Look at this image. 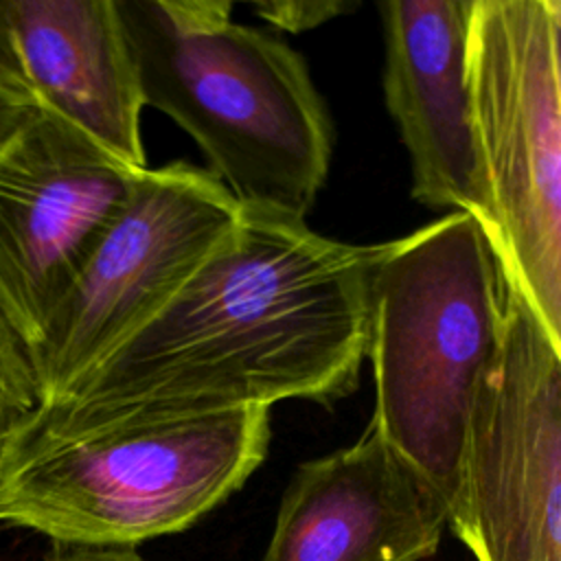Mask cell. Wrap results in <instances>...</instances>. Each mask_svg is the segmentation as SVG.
<instances>
[{"instance_id": "277c9868", "label": "cell", "mask_w": 561, "mask_h": 561, "mask_svg": "<svg viewBox=\"0 0 561 561\" xmlns=\"http://www.w3.org/2000/svg\"><path fill=\"white\" fill-rule=\"evenodd\" d=\"M506 278L491 237L465 213L383 241L368 285L370 423L462 524L471 410L497 353Z\"/></svg>"}, {"instance_id": "9a60e30c", "label": "cell", "mask_w": 561, "mask_h": 561, "mask_svg": "<svg viewBox=\"0 0 561 561\" xmlns=\"http://www.w3.org/2000/svg\"><path fill=\"white\" fill-rule=\"evenodd\" d=\"M44 561H147L136 548H94L55 543Z\"/></svg>"}, {"instance_id": "2e32d148", "label": "cell", "mask_w": 561, "mask_h": 561, "mask_svg": "<svg viewBox=\"0 0 561 561\" xmlns=\"http://www.w3.org/2000/svg\"><path fill=\"white\" fill-rule=\"evenodd\" d=\"M33 107H35L33 101L0 92V147L22 125V121L33 112Z\"/></svg>"}, {"instance_id": "4fadbf2b", "label": "cell", "mask_w": 561, "mask_h": 561, "mask_svg": "<svg viewBox=\"0 0 561 561\" xmlns=\"http://www.w3.org/2000/svg\"><path fill=\"white\" fill-rule=\"evenodd\" d=\"M355 7V2L342 0H267L252 4V11L278 31L302 33L337 15H346Z\"/></svg>"}, {"instance_id": "7a4b0ae2", "label": "cell", "mask_w": 561, "mask_h": 561, "mask_svg": "<svg viewBox=\"0 0 561 561\" xmlns=\"http://www.w3.org/2000/svg\"><path fill=\"white\" fill-rule=\"evenodd\" d=\"M116 9L145 107L197 142L243 210L305 219L335 134L302 55L232 22L230 0H116Z\"/></svg>"}, {"instance_id": "30bf717a", "label": "cell", "mask_w": 561, "mask_h": 561, "mask_svg": "<svg viewBox=\"0 0 561 561\" xmlns=\"http://www.w3.org/2000/svg\"><path fill=\"white\" fill-rule=\"evenodd\" d=\"M445 528L438 497L368 423L353 445L298 465L261 561H425Z\"/></svg>"}, {"instance_id": "7c38bea8", "label": "cell", "mask_w": 561, "mask_h": 561, "mask_svg": "<svg viewBox=\"0 0 561 561\" xmlns=\"http://www.w3.org/2000/svg\"><path fill=\"white\" fill-rule=\"evenodd\" d=\"M37 401V379L28 353L0 313V451L7 436Z\"/></svg>"}, {"instance_id": "ba28073f", "label": "cell", "mask_w": 561, "mask_h": 561, "mask_svg": "<svg viewBox=\"0 0 561 561\" xmlns=\"http://www.w3.org/2000/svg\"><path fill=\"white\" fill-rule=\"evenodd\" d=\"M138 173L39 105L0 147V313L28 359Z\"/></svg>"}, {"instance_id": "3957f363", "label": "cell", "mask_w": 561, "mask_h": 561, "mask_svg": "<svg viewBox=\"0 0 561 561\" xmlns=\"http://www.w3.org/2000/svg\"><path fill=\"white\" fill-rule=\"evenodd\" d=\"M267 449V408L68 423L35 405L0 451V522L61 546L136 548L195 526Z\"/></svg>"}, {"instance_id": "8992f818", "label": "cell", "mask_w": 561, "mask_h": 561, "mask_svg": "<svg viewBox=\"0 0 561 561\" xmlns=\"http://www.w3.org/2000/svg\"><path fill=\"white\" fill-rule=\"evenodd\" d=\"M241 206L191 162L142 169L31 355L39 401L59 397L140 327L239 221Z\"/></svg>"}, {"instance_id": "9c48e42d", "label": "cell", "mask_w": 561, "mask_h": 561, "mask_svg": "<svg viewBox=\"0 0 561 561\" xmlns=\"http://www.w3.org/2000/svg\"><path fill=\"white\" fill-rule=\"evenodd\" d=\"M379 15L383 101L410 156L412 197L473 217L493 241L469 88L471 0H386Z\"/></svg>"}, {"instance_id": "5bb4252c", "label": "cell", "mask_w": 561, "mask_h": 561, "mask_svg": "<svg viewBox=\"0 0 561 561\" xmlns=\"http://www.w3.org/2000/svg\"><path fill=\"white\" fill-rule=\"evenodd\" d=\"M0 92L33 101L28 83H26L22 66H20V59H18V53H15V46H13V39H11L2 0H0Z\"/></svg>"}, {"instance_id": "5b68a950", "label": "cell", "mask_w": 561, "mask_h": 561, "mask_svg": "<svg viewBox=\"0 0 561 561\" xmlns=\"http://www.w3.org/2000/svg\"><path fill=\"white\" fill-rule=\"evenodd\" d=\"M561 2L471 0L473 127L504 278L561 340Z\"/></svg>"}, {"instance_id": "6da1fadb", "label": "cell", "mask_w": 561, "mask_h": 561, "mask_svg": "<svg viewBox=\"0 0 561 561\" xmlns=\"http://www.w3.org/2000/svg\"><path fill=\"white\" fill-rule=\"evenodd\" d=\"M379 250L241 208L158 311L37 410L121 423L270 410L287 399L331 405L355 390L366 359Z\"/></svg>"}, {"instance_id": "52a82bcc", "label": "cell", "mask_w": 561, "mask_h": 561, "mask_svg": "<svg viewBox=\"0 0 561 561\" xmlns=\"http://www.w3.org/2000/svg\"><path fill=\"white\" fill-rule=\"evenodd\" d=\"M456 537L478 561H561V340L508 283L469 419Z\"/></svg>"}, {"instance_id": "8fae6325", "label": "cell", "mask_w": 561, "mask_h": 561, "mask_svg": "<svg viewBox=\"0 0 561 561\" xmlns=\"http://www.w3.org/2000/svg\"><path fill=\"white\" fill-rule=\"evenodd\" d=\"M2 9L35 105L147 169L145 103L116 0H2Z\"/></svg>"}]
</instances>
